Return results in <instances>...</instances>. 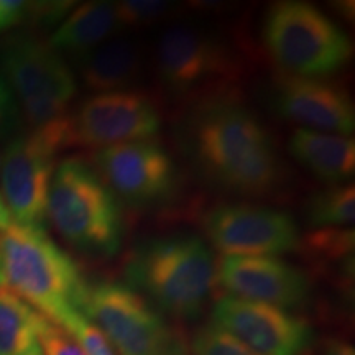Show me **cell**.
Instances as JSON below:
<instances>
[{"mask_svg": "<svg viewBox=\"0 0 355 355\" xmlns=\"http://www.w3.org/2000/svg\"><path fill=\"white\" fill-rule=\"evenodd\" d=\"M184 141L204 180L225 193L273 198L290 180L272 132L235 92L196 102Z\"/></svg>", "mask_w": 355, "mask_h": 355, "instance_id": "cell-1", "label": "cell"}, {"mask_svg": "<svg viewBox=\"0 0 355 355\" xmlns=\"http://www.w3.org/2000/svg\"><path fill=\"white\" fill-rule=\"evenodd\" d=\"M0 265L3 286L51 322L64 329L74 316H86L91 285L44 229L12 224L0 232Z\"/></svg>", "mask_w": 355, "mask_h": 355, "instance_id": "cell-2", "label": "cell"}, {"mask_svg": "<svg viewBox=\"0 0 355 355\" xmlns=\"http://www.w3.org/2000/svg\"><path fill=\"white\" fill-rule=\"evenodd\" d=\"M127 286L178 319H196L217 285V263L196 235H168L139 243L123 266Z\"/></svg>", "mask_w": 355, "mask_h": 355, "instance_id": "cell-3", "label": "cell"}, {"mask_svg": "<svg viewBox=\"0 0 355 355\" xmlns=\"http://www.w3.org/2000/svg\"><path fill=\"white\" fill-rule=\"evenodd\" d=\"M46 219L69 245L94 259H112L125 237L117 196L84 158H66L55 168Z\"/></svg>", "mask_w": 355, "mask_h": 355, "instance_id": "cell-4", "label": "cell"}, {"mask_svg": "<svg viewBox=\"0 0 355 355\" xmlns=\"http://www.w3.org/2000/svg\"><path fill=\"white\" fill-rule=\"evenodd\" d=\"M261 40L283 74L326 79L350 63L349 35L318 7L298 0L277 2L261 25Z\"/></svg>", "mask_w": 355, "mask_h": 355, "instance_id": "cell-5", "label": "cell"}, {"mask_svg": "<svg viewBox=\"0 0 355 355\" xmlns=\"http://www.w3.org/2000/svg\"><path fill=\"white\" fill-rule=\"evenodd\" d=\"M155 66L166 92L194 104L235 92L243 78V60L227 40L194 24H178L163 32Z\"/></svg>", "mask_w": 355, "mask_h": 355, "instance_id": "cell-6", "label": "cell"}, {"mask_svg": "<svg viewBox=\"0 0 355 355\" xmlns=\"http://www.w3.org/2000/svg\"><path fill=\"white\" fill-rule=\"evenodd\" d=\"M0 68L33 130L69 114L76 79L64 58L46 42L32 35L10 38L0 51Z\"/></svg>", "mask_w": 355, "mask_h": 355, "instance_id": "cell-7", "label": "cell"}, {"mask_svg": "<svg viewBox=\"0 0 355 355\" xmlns=\"http://www.w3.org/2000/svg\"><path fill=\"white\" fill-rule=\"evenodd\" d=\"M86 316L97 322L119 355H191L180 331L125 283L91 286Z\"/></svg>", "mask_w": 355, "mask_h": 355, "instance_id": "cell-8", "label": "cell"}, {"mask_svg": "<svg viewBox=\"0 0 355 355\" xmlns=\"http://www.w3.org/2000/svg\"><path fill=\"white\" fill-rule=\"evenodd\" d=\"M66 148L69 133L64 121L37 128L7 146L0 158V184L13 224L43 229L56 155Z\"/></svg>", "mask_w": 355, "mask_h": 355, "instance_id": "cell-9", "label": "cell"}, {"mask_svg": "<svg viewBox=\"0 0 355 355\" xmlns=\"http://www.w3.org/2000/svg\"><path fill=\"white\" fill-rule=\"evenodd\" d=\"M92 162L119 201L137 209L170 202L180 188L175 159L155 140L105 146L92 153Z\"/></svg>", "mask_w": 355, "mask_h": 355, "instance_id": "cell-10", "label": "cell"}, {"mask_svg": "<svg viewBox=\"0 0 355 355\" xmlns=\"http://www.w3.org/2000/svg\"><path fill=\"white\" fill-rule=\"evenodd\" d=\"M159 105L139 89L99 92L69 112L71 146H105L150 140L162 128Z\"/></svg>", "mask_w": 355, "mask_h": 355, "instance_id": "cell-11", "label": "cell"}, {"mask_svg": "<svg viewBox=\"0 0 355 355\" xmlns=\"http://www.w3.org/2000/svg\"><path fill=\"white\" fill-rule=\"evenodd\" d=\"M202 229L224 257L291 254L301 241L293 216L250 202L217 204L202 216Z\"/></svg>", "mask_w": 355, "mask_h": 355, "instance_id": "cell-12", "label": "cell"}, {"mask_svg": "<svg viewBox=\"0 0 355 355\" xmlns=\"http://www.w3.org/2000/svg\"><path fill=\"white\" fill-rule=\"evenodd\" d=\"M212 324L259 355H304L314 340L306 319L277 306L234 296L216 301Z\"/></svg>", "mask_w": 355, "mask_h": 355, "instance_id": "cell-13", "label": "cell"}, {"mask_svg": "<svg viewBox=\"0 0 355 355\" xmlns=\"http://www.w3.org/2000/svg\"><path fill=\"white\" fill-rule=\"evenodd\" d=\"M217 282L234 298L282 309L301 308L313 291L308 273L277 257H222Z\"/></svg>", "mask_w": 355, "mask_h": 355, "instance_id": "cell-14", "label": "cell"}, {"mask_svg": "<svg viewBox=\"0 0 355 355\" xmlns=\"http://www.w3.org/2000/svg\"><path fill=\"white\" fill-rule=\"evenodd\" d=\"M275 112L308 130L347 137L355 128V107L347 89L327 79L279 73L272 84Z\"/></svg>", "mask_w": 355, "mask_h": 355, "instance_id": "cell-15", "label": "cell"}, {"mask_svg": "<svg viewBox=\"0 0 355 355\" xmlns=\"http://www.w3.org/2000/svg\"><path fill=\"white\" fill-rule=\"evenodd\" d=\"M288 152L327 186L349 184L354 178L355 141L349 137L298 128L290 137Z\"/></svg>", "mask_w": 355, "mask_h": 355, "instance_id": "cell-16", "label": "cell"}, {"mask_svg": "<svg viewBox=\"0 0 355 355\" xmlns=\"http://www.w3.org/2000/svg\"><path fill=\"white\" fill-rule=\"evenodd\" d=\"M123 28L114 2H86L74 8L50 37L58 53L83 60Z\"/></svg>", "mask_w": 355, "mask_h": 355, "instance_id": "cell-17", "label": "cell"}, {"mask_svg": "<svg viewBox=\"0 0 355 355\" xmlns=\"http://www.w3.org/2000/svg\"><path fill=\"white\" fill-rule=\"evenodd\" d=\"M81 63V78L91 91H125L139 81L144 68V51L132 40H109L89 53Z\"/></svg>", "mask_w": 355, "mask_h": 355, "instance_id": "cell-18", "label": "cell"}, {"mask_svg": "<svg viewBox=\"0 0 355 355\" xmlns=\"http://www.w3.org/2000/svg\"><path fill=\"white\" fill-rule=\"evenodd\" d=\"M42 314L0 286V355H43L38 343Z\"/></svg>", "mask_w": 355, "mask_h": 355, "instance_id": "cell-19", "label": "cell"}, {"mask_svg": "<svg viewBox=\"0 0 355 355\" xmlns=\"http://www.w3.org/2000/svg\"><path fill=\"white\" fill-rule=\"evenodd\" d=\"M355 232L352 227L313 229L301 235L298 252L318 266H336L345 278H354Z\"/></svg>", "mask_w": 355, "mask_h": 355, "instance_id": "cell-20", "label": "cell"}, {"mask_svg": "<svg viewBox=\"0 0 355 355\" xmlns=\"http://www.w3.org/2000/svg\"><path fill=\"white\" fill-rule=\"evenodd\" d=\"M306 220L313 229L352 227L355 222L354 184L327 186L306 204Z\"/></svg>", "mask_w": 355, "mask_h": 355, "instance_id": "cell-21", "label": "cell"}, {"mask_svg": "<svg viewBox=\"0 0 355 355\" xmlns=\"http://www.w3.org/2000/svg\"><path fill=\"white\" fill-rule=\"evenodd\" d=\"M189 350L191 355H259L212 322L196 331Z\"/></svg>", "mask_w": 355, "mask_h": 355, "instance_id": "cell-22", "label": "cell"}, {"mask_svg": "<svg viewBox=\"0 0 355 355\" xmlns=\"http://www.w3.org/2000/svg\"><path fill=\"white\" fill-rule=\"evenodd\" d=\"M115 7L123 28L152 25L153 21L166 19L178 8L176 3L158 2V0H125L115 3Z\"/></svg>", "mask_w": 355, "mask_h": 355, "instance_id": "cell-23", "label": "cell"}, {"mask_svg": "<svg viewBox=\"0 0 355 355\" xmlns=\"http://www.w3.org/2000/svg\"><path fill=\"white\" fill-rule=\"evenodd\" d=\"M64 329L76 339L84 355H117L104 332L86 316H74Z\"/></svg>", "mask_w": 355, "mask_h": 355, "instance_id": "cell-24", "label": "cell"}, {"mask_svg": "<svg viewBox=\"0 0 355 355\" xmlns=\"http://www.w3.org/2000/svg\"><path fill=\"white\" fill-rule=\"evenodd\" d=\"M38 343L43 355H84L76 339L43 314L38 322Z\"/></svg>", "mask_w": 355, "mask_h": 355, "instance_id": "cell-25", "label": "cell"}, {"mask_svg": "<svg viewBox=\"0 0 355 355\" xmlns=\"http://www.w3.org/2000/svg\"><path fill=\"white\" fill-rule=\"evenodd\" d=\"M20 117V107L10 86L0 74V132H10Z\"/></svg>", "mask_w": 355, "mask_h": 355, "instance_id": "cell-26", "label": "cell"}, {"mask_svg": "<svg viewBox=\"0 0 355 355\" xmlns=\"http://www.w3.org/2000/svg\"><path fill=\"white\" fill-rule=\"evenodd\" d=\"M28 19V2L0 0V33Z\"/></svg>", "mask_w": 355, "mask_h": 355, "instance_id": "cell-27", "label": "cell"}, {"mask_svg": "<svg viewBox=\"0 0 355 355\" xmlns=\"http://www.w3.org/2000/svg\"><path fill=\"white\" fill-rule=\"evenodd\" d=\"M318 355H355V350L352 345L344 343V340L332 339L324 344V347Z\"/></svg>", "mask_w": 355, "mask_h": 355, "instance_id": "cell-28", "label": "cell"}, {"mask_svg": "<svg viewBox=\"0 0 355 355\" xmlns=\"http://www.w3.org/2000/svg\"><path fill=\"white\" fill-rule=\"evenodd\" d=\"M12 224H13V219L10 212L7 209V204L3 201L2 194H0V232H3V230L10 227Z\"/></svg>", "mask_w": 355, "mask_h": 355, "instance_id": "cell-29", "label": "cell"}, {"mask_svg": "<svg viewBox=\"0 0 355 355\" xmlns=\"http://www.w3.org/2000/svg\"><path fill=\"white\" fill-rule=\"evenodd\" d=\"M0 286H3V277H2V265H0Z\"/></svg>", "mask_w": 355, "mask_h": 355, "instance_id": "cell-30", "label": "cell"}]
</instances>
